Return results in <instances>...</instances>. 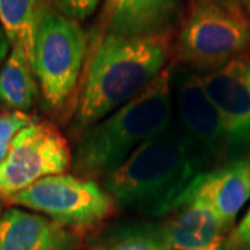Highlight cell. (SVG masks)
<instances>
[{"mask_svg": "<svg viewBox=\"0 0 250 250\" xmlns=\"http://www.w3.org/2000/svg\"><path fill=\"white\" fill-rule=\"evenodd\" d=\"M242 4H243V7L246 10V13H248V16L250 18V0H242Z\"/></svg>", "mask_w": 250, "mask_h": 250, "instance_id": "obj_21", "label": "cell"}, {"mask_svg": "<svg viewBox=\"0 0 250 250\" xmlns=\"http://www.w3.org/2000/svg\"><path fill=\"white\" fill-rule=\"evenodd\" d=\"M174 83L179 135L197 171L202 174L213 170L228 156L223 117L208 96L200 74L184 70Z\"/></svg>", "mask_w": 250, "mask_h": 250, "instance_id": "obj_7", "label": "cell"}, {"mask_svg": "<svg viewBox=\"0 0 250 250\" xmlns=\"http://www.w3.org/2000/svg\"><path fill=\"white\" fill-rule=\"evenodd\" d=\"M89 250H168L160 228L145 224L123 225L106 233Z\"/></svg>", "mask_w": 250, "mask_h": 250, "instance_id": "obj_16", "label": "cell"}, {"mask_svg": "<svg viewBox=\"0 0 250 250\" xmlns=\"http://www.w3.org/2000/svg\"><path fill=\"white\" fill-rule=\"evenodd\" d=\"M10 49H11V45H10L9 39H7L6 34H4L3 28H0V65L7 59Z\"/></svg>", "mask_w": 250, "mask_h": 250, "instance_id": "obj_20", "label": "cell"}, {"mask_svg": "<svg viewBox=\"0 0 250 250\" xmlns=\"http://www.w3.org/2000/svg\"><path fill=\"white\" fill-rule=\"evenodd\" d=\"M70 166L71 149L60 129L47 121H34L18 132L0 163V195L9 200L39 179L64 174Z\"/></svg>", "mask_w": 250, "mask_h": 250, "instance_id": "obj_8", "label": "cell"}, {"mask_svg": "<svg viewBox=\"0 0 250 250\" xmlns=\"http://www.w3.org/2000/svg\"><path fill=\"white\" fill-rule=\"evenodd\" d=\"M74 126L83 131L136 98L167 67L174 35L120 36L93 31Z\"/></svg>", "mask_w": 250, "mask_h": 250, "instance_id": "obj_1", "label": "cell"}, {"mask_svg": "<svg viewBox=\"0 0 250 250\" xmlns=\"http://www.w3.org/2000/svg\"><path fill=\"white\" fill-rule=\"evenodd\" d=\"M187 196L199 197L210 206L228 232L250 200V159L229 160L199 174Z\"/></svg>", "mask_w": 250, "mask_h": 250, "instance_id": "obj_11", "label": "cell"}, {"mask_svg": "<svg viewBox=\"0 0 250 250\" xmlns=\"http://www.w3.org/2000/svg\"><path fill=\"white\" fill-rule=\"evenodd\" d=\"M160 232L168 250H225L227 231L211 207L199 197H185Z\"/></svg>", "mask_w": 250, "mask_h": 250, "instance_id": "obj_12", "label": "cell"}, {"mask_svg": "<svg viewBox=\"0 0 250 250\" xmlns=\"http://www.w3.org/2000/svg\"><path fill=\"white\" fill-rule=\"evenodd\" d=\"M0 208H1V195H0Z\"/></svg>", "mask_w": 250, "mask_h": 250, "instance_id": "obj_22", "label": "cell"}, {"mask_svg": "<svg viewBox=\"0 0 250 250\" xmlns=\"http://www.w3.org/2000/svg\"><path fill=\"white\" fill-rule=\"evenodd\" d=\"M34 121L32 117L21 111L0 113V163L7 157L18 132Z\"/></svg>", "mask_w": 250, "mask_h": 250, "instance_id": "obj_17", "label": "cell"}, {"mask_svg": "<svg viewBox=\"0 0 250 250\" xmlns=\"http://www.w3.org/2000/svg\"><path fill=\"white\" fill-rule=\"evenodd\" d=\"M68 229H88L107 220L116 203L96 181L57 174L39 179L9 199Z\"/></svg>", "mask_w": 250, "mask_h": 250, "instance_id": "obj_6", "label": "cell"}, {"mask_svg": "<svg viewBox=\"0 0 250 250\" xmlns=\"http://www.w3.org/2000/svg\"><path fill=\"white\" fill-rule=\"evenodd\" d=\"M225 250H250V207L227 238Z\"/></svg>", "mask_w": 250, "mask_h": 250, "instance_id": "obj_19", "label": "cell"}, {"mask_svg": "<svg viewBox=\"0 0 250 250\" xmlns=\"http://www.w3.org/2000/svg\"><path fill=\"white\" fill-rule=\"evenodd\" d=\"M89 34L81 22L62 16L46 0L38 21L34 71L45 106L60 110L80 82L88 54Z\"/></svg>", "mask_w": 250, "mask_h": 250, "instance_id": "obj_5", "label": "cell"}, {"mask_svg": "<svg viewBox=\"0 0 250 250\" xmlns=\"http://www.w3.org/2000/svg\"><path fill=\"white\" fill-rule=\"evenodd\" d=\"M202 80L223 117L229 160L250 159V56L243 54Z\"/></svg>", "mask_w": 250, "mask_h": 250, "instance_id": "obj_9", "label": "cell"}, {"mask_svg": "<svg viewBox=\"0 0 250 250\" xmlns=\"http://www.w3.org/2000/svg\"><path fill=\"white\" fill-rule=\"evenodd\" d=\"M46 0H0V22L11 47H21L34 67L38 21Z\"/></svg>", "mask_w": 250, "mask_h": 250, "instance_id": "obj_15", "label": "cell"}, {"mask_svg": "<svg viewBox=\"0 0 250 250\" xmlns=\"http://www.w3.org/2000/svg\"><path fill=\"white\" fill-rule=\"evenodd\" d=\"M199 174L178 129L170 126L139 146L103 184L116 205L161 217L182 205Z\"/></svg>", "mask_w": 250, "mask_h": 250, "instance_id": "obj_3", "label": "cell"}, {"mask_svg": "<svg viewBox=\"0 0 250 250\" xmlns=\"http://www.w3.org/2000/svg\"><path fill=\"white\" fill-rule=\"evenodd\" d=\"M172 65H167L136 98L82 131L72 156L74 175L106 178L143 143L172 121Z\"/></svg>", "mask_w": 250, "mask_h": 250, "instance_id": "obj_2", "label": "cell"}, {"mask_svg": "<svg viewBox=\"0 0 250 250\" xmlns=\"http://www.w3.org/2000/svg\"><path fill=\"white\" fill-rule=\"evenodd\" d=\"M62 16L83 22L93 16L102 0H47Z\"/></svg>", "mask_w": 250, "mask_h": 250, "instance_id": "obj_18", "label": "cell"}, {"mask_svg": "<svg viewBox=\"0 0 250 250\" xmlns=\"http://www.w3.org/2000/svg\"><path fill=\"white\" fill-rule=\"evenodd\" d=\"M78 238L45 215L9 208L0 215V250H75Z\"/></svg>", "mask_w": 250, "mask_h": 250, "instance_id": "obj_13", "label": "cell"}, {"mask_svg": "<svg viewBox=\"0 0 250 250\" xmlns=\"http://www.w3.org/2000/svg\"><path fill=\"white\" fill-rule=\"evenodd\" d=\"M38 95L39 85L27 54L21 47H11L0 68V103L10 111L27 113Z\"/></svg>", "mask_w": 250, "mask_h": 250, "instance_id": "obj_14", "label": "cell"}, {"mask_svg": "<svg viewBox=\"0 0 250 250\" xmlns=\"http://www.w3.org/2000/svg\"><path fill=\"white\" fill-rule=\"evenodd\" d=\"M249 47L250 18L242 0H190L175 43L184 68L210 74L248 54Z\"/></svg>", "mask_w": 250, "mask_h": 250, "instance_id": "obj_4", "label": "cell"}, {"mask_svg": "<svg viewBox=\"0 0 250 250\" xmlns=\"http://www.w3.org/2000/svg\"><path fill=\"white\" fill-rule=\"evenodd\" d=\"M181 22V0H103L93 31L120 36L174 35Z\"/></svg>", "mask_w": 250, "mask_h": 250, "instance_id": "obj_10", "label": "cell"}]
</instances>
